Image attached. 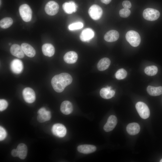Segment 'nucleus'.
Returning a JSON list of instances; mask_svg holds the SVG:
<instances>
[{"mask_svg":"<svg viewBox=\"0 0 162 162\" xmlns=\"http://www.w3.org/2000/svg\"><path fill=\"white\" fill-rule=\"evenodd\" d=\"M10 68L14 74H19L23 70V64L21 60L18 59H14L10 63Z\"/></svg>","mask_w":162,"mask_h":162,"instance_id":"obj_11","label":"nucleus"},{"mask_svg":"<svg viewBox=\"0 0 162 162\" xmlns=\"http://www.w3.org/2000/svg\"><path fill=\"white\" fill-rule=\"evenodd\" d=\"M103 10L98 5L93 4L89 8L88 13L91 17L94 20L100 19L103 14Z\"/></svg>","mask_w":162,"mask_h":162,"instance_id":"obj_6","label":"nucleus"},{"mask_svg":"<svg viewBox=\"0 0 162 162\" xmlns=\"http://www.w3.org/2000/svg\"><path fill=\"white\" fill-rule=\"evenodd\" d=\"M42 50L44 55L49 57L52 56L55 53L54 46L50 43H46L43 44L42 47Z\"/></svg>","mask_w":162,"mask_h":162,"instance_id":"obj_21","label":"nucleus"},{"mask_svg":"<svg viewBox=\"0 0 162 162\" xmlns=\"http://www.w3.org/2000/svg\"><path fill=\"white\" fill-rule=\"evenodd\" d=\"M94 35V33L93 30L91 28H87L82 32L80 35V38L82 41L88 42L93 38Z\"/></svg>","mask_w":162,"mask_h":162,"instance_id":"obj_13","label":"nucleus"},{"mask_svg":"<svg viewBox=\"0 0 162 162\" xmlns=\"http://www.w3.org/2000/svg\"><path fill=\"white\" fill-rule=\"evenodd\" d=\"M7 136V133L5 129L2 126L0 127V140H4Z\"/></svg>","mask_w":162,"mask_h":162,"instance_id":"obj_33","label":"nucleus"},{"mask_svg":"<svg viewBox=\"0 0 162 162\" xmlns=\"http://www.w3.org/2000/svg\"><path fill=\"white\" fill-rule=\"evenodd\" d=\"M148 93L152 96H159L162 94V86L154 87L149 86L147 88Z\"/></svg>","mask_w":162,"mask_h":162,"instance_id":"obj_26","label":"nucleus"},{"mask_svg":"<svg viewBox=\"0 0 162 162\" xmlns=\"http://www.w3.org/2000/svg\"><path fill=\"white\" fill-rule=\"evenodd\" d=\"M77 6L76 4L72 1L66 2L62 5V8L64 11L68 14H71L75 12Z\"/></svg>","mask_w":162,"mask_h":162,"instance_id":"obj_18","label":"nucleus"},{"mask_svg":"<svg viewBox=\"0 0 162 162\" xmlns=\"http://www.w3.org/2000/svg\"><path fill=\"white\" fill-rule=\"evenodd\" d=\"M10 50L12 55L15 56L19 58H22L24 57V53L21 46L17 44L12 45Z\"/></svg>","mask_w":162,"mask_h":162,"instance_id":"obj_14","label":"nucleus"},{"mask_svg":"<svg viewBox=\"0 0 162 162\" xmlns=\"http://www.w3.org/2000/svg\"><path fill=\"white\" fill-rule=\"evenodd\" d=\"M126 130L130 135H134L138 134L140 130V126L136 123L133 122L128 124L127 126Z\"/></svg>","mask_w":162,"mask_h":162,"instance_id":"obj_23","label":"nucleus"},{"mask_svg":"<svg viewBox=\"0 0 162 162\" xmlns=\"http://www.w3.org/2000/svg\"><path fill=\"white\" fill-rule=\"evenodd\" d=\"M20 16L22 20L26 22L30 21L32 18V11L29 6L26 4H23L19 8Z\"/></svg>","mask_w":162,"mask_h":162,"instance_id":"obj_3","label":"nucleus"},{"mask_svg":"<svg viewBox=\"0 0 162 162\" xmlns=\"http://www.w3.org/2000/svg\"><path fill=\"white\" fill-rule=\"evenodd\" d=\"M21 46L24 53L28 57L32 58L35 56V50L30 45L26 43H23Z\"/></svg>","mask_w":162,"mask_h":162,"instance_id":"obj_19","label":"nucleus"},{"mask_svg":"<svg viewBox=\"0 0 162 162\" xmlns=\"http://www.w3.org/2000/svg\"><path fill=\"white\" fill-rule=\"evenodd\" d=\"M45 11L46 13L50 16H53L58 12L59 6L58 4L54 1H50L46 4Z\"/></svg>","mask_w":162,"mask_h":162,"instance_id":"obj_8","label":"nucleus"},{"mask_svg":"<svg viewBox=\"0 0 162 162\" xmlns=\"http://www.w3.org/2000/svg\"><path fill=\"white\" fill-rule=\"evenodd\" d=\"M78 59L77 53L73 51L67 52L64 56V60L68 64H72L76 62Z\"/></svg>","mask_w":162,"mask_h":162,"instance_id":"obj_17","label":"nucleus"},{"mask_svg":"<svg viewBox=\"0 0 162 162\" xmlns=\"http://www.w3.org/2000/svg\"><path fill=\"white\" fill-rule=\"evenodd\" d=\"M126 71L123 68L118 69L116 72L115 76L116 79L118 80L125 78L127 75Z\"/></svg>","mask_w":162,"mask_h":162,"instance_id":"obj_29","label":"nucleus"},{"mask_svg":"<svg viewBox=\"0 0 162 162\" xmlns=\"http://www.w3.org/2000/svg\"><path fill=\"white\" fill-rule=\"evenodd\" d=\"M125 38L126 40L133 47L137 46L141 42V38L139 34L134 30L128 32L126 34Z\"/></svg>","mask_w":162,"mask_h":162,"instance_id":"obj_2","label":"nucleus"},{"mask_svg":"<svg viewBox=\"0 0 162 162\" xmlns=\"http://www.w3.org/2000/svg\"><path fill=\"white\" fill-rule=\"evenodd\" d=\"M77 150L80 153L88 154L95 152L96 150V147L94 145L85 144L79 146L77 147Z\"/></svg>","mask_w":162,"mask_h":162,"instance_id":"obj_16","label":"nucleus"},{"mask_svg":"<svg viewBox=\"0 0 162 162\" xmlns=\"http://www.w3.org/2000/svg\"><path fill=\"white\" fill-rule=\"evenodd\" d=\"M119 37V34L116 30H112L107 32L104 36V39L108 42H113L117 40Z\"/></svg>","mask_w":162,"mask_h":162,"instance_id":"obj_15","label":"nucleus"},{"mask_svg":"<svg viewBox=\"0 0 162 162\" xmlns=\"http://www.w3.org/2000/svg\"><path fill=\"white\" fill-rule=\"evenodd\" d=\"M13 23V20L10 17H5L1 20L0 21V27L6 29L10 26Z\"/></svg>","mask_w":162,"mask_h":162,"instance_id":"obj_27","label":"nucleus"},{"mask_svg":"<svg viewBox=\"0 0 162 162\" xmlns=\"http://www.w3.org/2000/svg\"><path fill=\"white\" fill-rule=\"evenodd\" d=\"M117 123V118L115 116L112 115L110 116L104 127V130L107 132L112 130L116 127Z\"/></svg>","mask_w":162,"mask_h":162,"instance_id":"obj_12","label":"nucleus"},{"mask_svg":"<svg viewBox=\"0 0 162 162\" xmlns=\"http://www.w3.org/2000/svg\"><path fill=\"white\" fill-rule=\"evenodd\" d=\"M122 5L124 8L129 9L131 7V4L130 1L128 0L124 1L122 3Z\"/></svg>","mask_w":162,"mask_h":162,"instance_id":"obj_34","label":"nucleus"},{"mask_svg":"<svg viewBox=\"0 0 162 162\" xmlns=\"http://www.w3.org/2000/svg\"><path fill=\"white\" fill-rule=\"evenodd\" d=\"M160 162H162V159L160 160Z\"/></svg>","mask_w":162,"mask_h":162,"instance_id":"obj_37","label":"nucleus"},{"mask_svg":"<svg viewBox=\"0 0 162 162\" xmlns=\"http://www.w3.org/2000/svg\"><path fill=\"white\" fill-rule=\"evenodd\" d=\"M110 64V59L107 58H104L101 59L97 64V68L100 71H104L107 69Z\"/></svg>","mask_w":162,"mask_h":162,"instance_id":"obj_25","label":"nucleus"},{"mask_svg":"<svg viewBox=\"0 0 162 162\" xmlns=\"http://www.w3.org/2000/svg\"><path fill=\"white\" fill-rule=\"evenodd\" d=\"M52 134L55 136L59 137H63L66 134L67 130L63 124L60 123L54 124L52 128Z\"/></svg>","mask_w":162,"mask_h":162,"instance_id":"obj_9","label":"nucleus"},{"mask_svg":"<svg viewBox=\"0 0 162 162\" xmlns=\"http://www.w3.org/2000/svg\"><path fill=\"white\" fill-rule=\"evenodd\" d=\"M72 81L71 76L67 73H64L54 76L51 80L52 87L56 92H62L64 88L70 84Z\"/></svg>","mask_w":162,"mask_h":162,"instance_id":"obj_1","label":"nucleus"},{"mask_svg":"<svg viewBox=\"0 0 162 162\" xmlns=\"http://www.w3.org/2000/svg\"><path fill=\"white\" fill-rule=\"evenodd\" d=\"M16 150L18 154V157L21 159H24L26 157L28 149L27 146L24 143H21L17 146Z\"/></svg>","mask_w":162,"mask_h":162,"instance_id":"obj_24","label":"nucleus"},{"mask_svg":"<svg viewBox=\"0 0 162 162\" xmlns=\"http://www.w3.org/2000/svg\"><path fill=\"white\" fill-rule=\"evenodd\" d=\"M144 71L146 74L152 76L157 74L158 71V68L155 66L151 65L146 67Z\"/></svg>","mask_w":162,"mask_h":162,"instance_id":"obj_28","label":"nucleus"},{"mask_svg":"<svg viewBox=\"0 0 162 162\" xmlns=\"http://www.w3.org/2000/svg\"><path fill=\"white\" fill-rule=\"evenodd\" d=\"M143 16L145 20L150 21L157 20L159 17L160 13L156 9L152 8H147L143 12Z\"/></svg>","mask_w":162,"mask_h":162,"instance_id":"obj_4","label":"nucleus"},{"mask_svg":"<svg viewBox=\"0 0 162 162\" xmlns=\"http://www.w3.org/2000/svg\"><path fill=\"white\" fill-rule=\"evenodd\" d=\"M100 95L103 98L109 99L111 98L115 95V91L111 89V86H107L102 88L100 91Z\"/></svg>","mask_w":162,"mask_h":162,"instance_id":"obj_20","label":"nucleus"},{"mask_svg":"<svg viewBox=\"0 0 162 162\" xmlns=\"http://www.w3.org/2000/svg\"><path fill=\"white\" fill-rule=\"evenodd\" d=\"M11 43H9V45H11Z\"/></svg>","mask_w":162,"mask_h":162,"instance_id":"obj_38","label":"nucleus"},{"mask_svg":"<svg viewBox=\"0 0 162 162\" xmlns=\"http://www.w3.org/2000/svg\"><path fill=\"white\" fill-rule=\"evenodd\" d=\"M136 110L140 117L142 118L146 119L149 116L150 112L148 106L144 103L138 102L135 106Z\"/></svg>","mask_w":162,"mask_h":162,"instance_id":"obj_5","label":"nucleus"},{"mask_svg":"<svg viewBox=\"0 0 162 162\" xmlns=\"http://www.w3.org/2000/svg\"><path fill=\"white\" fill-rule=\"evenodd\" d=\"M83 26V24L82 22H78L70 24L68 28L70 30H74L81 28Z\"/></svg>","mask_w":162,"mask_h":162,"instance_id":"obj_30","label":"nucleus"},{"mask_svg":"<svg viewBox=\"0 0 162 162\" xmlns=\"http://www.w3.org/2000/svg\"><path fill=\"white\" fill-rule=\"evenodd\" d=\"M60 110L62 113L65 115L70 114L73 110L71 103L68 100L63 101L61 105Z\"/></svg>","mask_w":162,"mask_h":162,"instance_id":"obj_22","label":"nucleus"},{"mask_svg":"<svg viewBox=\"0 0 162 162\" xmlns=\"http://www.w3.org/2000/svg\"><path fill=\"white\" fill-rule=\"evenodd\" d=\"M131 13L129 9L124 8L121 9L119 11L120 16L123 18H127L130 15Z\"/></svg>","mask_w":162,"mask_h":162,"instance_id":"obj_31","label":"nucleus"},{"mask_svg":"<svg viewBox=\"0 0 162 162\" xmlns=\"http://www.w3.org/2000/svg\"><path fill=\"white\" fill-rule=\"evenodd\" d=\"M112 0H101V2L105 4H109L111 1Z\"/></svg>","mask_w":162,"mask_h":162,"instance_id":"obj_36","label":"nucleus"},{"mask_svg":"<svg viewBox=\"0 0 162 162\" xmlns=\"http://www.w3.org/2000/svg\"><path fill=\"white\" fill-rule=\"evenodd\" d=\"M37 117L38 121L40 123L44 122L49 120L51 118L50 112L47 110L44 107L40 108L37 112Z\"/></svg>","mask_w":162,"mask_h":162,"instance_id":"obj_10","label":"nucleus"},{"mask_svg":"<svg viewBox=\"0 0 162 162\" xmlns=\"http://www.w3.org/2000/svg\"><path fill=\"white\" fill-rule=\"evenodd\" d=\"M11 155L14 157H18V154L16 149H13L11 152Z\"/></svg>","mask_w":162,"mask_h":162,"instance_id":"obj_35","label":"nucleus"},{"mask_svg":"<svg viewBox=\"0 0 162 162\" xmlns=\"http://www.w3.org/2000/svg\"><path fill=\"white\" fill-rule=\"evenodd\" d=\"M22 96L25 101L28 103L34 102L36 98L35 93L34 90L29 87L23 89L22 92Z\"/></svg>","mask_w":162,"mask_h":162,"instance_id":"obj_7","label":"nucleus"},{"mask_svg":"<svg viewBox=\"0 0 162 162\" xmlns=\"http://www.w3.org/2000/svg\"><path fill=\"white\" fill-rule=\"evenodd\" d=\"M8 103L4 99H1L0 100V111H2L5 110L8 107Z\"/></svg>","mask_w":162,"mask_h":162,"instance_id":"obj_32","label":"nucleus"}]
</instances>
